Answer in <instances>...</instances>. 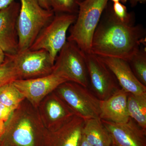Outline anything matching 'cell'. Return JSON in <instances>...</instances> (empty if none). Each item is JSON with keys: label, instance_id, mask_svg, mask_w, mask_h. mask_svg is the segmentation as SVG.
Segmentation results:
<instances>
[{"label": "cell", "instance_id": "6da1fadb", "mask_svg": "<svg viewBox=\"0 0 146 146\" xmlns=\"http://www.w3.org/2000/svg\"><path fill=\"white\" fill-rule=\"evenodd\" d=\"M145 43L146 30L144 27L119 21L108 3L94 32L91 53L129 62Z\"/></svg>", "mask_w": 146, "mask_h": 146}, {"label": "cell", "instance_id": "7a4b0ae2", "mask_svg": "<svg viewBox=\"0 0 146 146\" xmlns=\"http://www.w3.org/2000/svg\"><path fill=\"white\" fill-rule=\"evenodd\" d=\"M17 20L18 52L29 49L42 29L52 20L54 12L46 9L38 0H20Z\"/></svg>", "mask_w": 146, "mask_h": 146}, {"label": "cell", "instance_id": "3957f363", "mask_svg": "<svg viewBox=\"0 0 146 146\" xmlns=\"http://www.w3.org/2000/svg\"><path fill=\"white\" fill-rule=\"evenodd\" d=\"M108 0H82L78 3L75 22L67 41L74 42L83 52L91 53V42Z\"/></svg>", "mask_w": 146, "mask_h": 146}, {"label": "cell", "instance_id": "277c9868", "mask_svg": "<svg viewBox=\"0 0 146 146\" xmlns=\"http://www.w3.org/2000/svg\"><path fill=\"white\" fill-rule=\"evenodd\" d=\"M77 15L56 13L42 29L29 50H45L54 63L58 54L67 42V32L75 22Z\"/></svg>", "mask_w": 146, "mask_h": 146}, {"label": "cell", "instance_id": "5b68a950", "mask_svg": "<svg viewBox=\"0 0 146 146\" xmlns=\"http://www.w3.org/2000/svg\"><path fill=\"white\" fill-rule=\"evenodd\" d=\"M54 91L76 116L84 121L100 118V100L88 88L69 81L61 84Z\"/></svg>", "mask_w": 146, "mask_h": 146}, {"label": "cell", "instance_id": "8992f818", "mask_svg": "<svg viewBox=\"0 0 146 146\" xmlns=\"http://www.w3.org/2000/svg\"><path fill=\"white\" fill-rule=\"evenodd\" d=\"M11 116L5 133L1 138L2 146H42L46 128L36 124L29 114Z\"/></svg>", "mask_w": 146, "mask_h": 146}, {"label": "cell", "instance_id": "52a82bcc", "mask_svg": "<svg viewBox=\"0 0 146 146\" xmlns=\"http://www.w3.org/2000/svg\"><path fill=\"white\" fill-rule=\"evenodd\" d=\"M83 52L74 42L67 41L55 60L52 71L68 82L89 88V74Z\"/></svg>", "mask_w": 146, "mask_h": 146}, {"label": "cell", "instance_id": "ba28073f", "mask_svg": "<svg viewBox=\"0 0 146 146\" xmlns=\"http://www.w3.org/2000/svg\"><path fill=\"white\" fill-rule=\"evenodd\" d=\"M8 55L13 62L18 79L41 77L52 72L54 63L49 54L44 49L27 50Z\"/></svg>", "mask_w": 146, "mask_h": 146}, {"label": "cell", "instance_id": "9c48e42d", "mask_svg": "<svg viewBox=\"0 0 146 146\" xmlns=\"http://www.w3.org/2000/svg\"><path fill=\"white\" fill-rule=\"evenodd\" d=\"M89 83L100 100L108 98L120 89L115 76L98 56L85 53Z\"/></svg>", "mask_w": 146, "mask_h": 146}, {"label": "cell", "instance_id": "30bf717a", "mask_svg": "<svg viewBox=\"0 0 146 146\" xmlns=\"http://www.w3.org/2000/svg\"><path fill=\"white\" fill-rule=\"evenodd\" d=\"M66 82L68 81L63 76L52 71L49 74L41 77L16 80L13 83L25 99L36 107L48 95Z\"/></svg>", "mask_w": 146, "mask_h": 146}, {"label": "cell", "instance_id": "8fae6325", "mask_svg": "<svg viewBox=\"0 0 146 146\" xmlns=\"http://www.w3.org/2000/svg\"><path fill=\"white\" fill-rule=\"evenodd\" d=\"M109 132L113 146H146V130L131 118L125 123L101 119Z\"/></svg>", "mask_w": 146, "mask_h": 146}, {"label": "cell", "instance_id": "7c38bea8", "mask_svg": "<svg viewBox=\"0 0 146 146\" xmlns=\"http://www.w3.org/2000/svg\"><path fill=\"white\" fill-rule=\"evenodd\" d=\"M20 3L13 2L0 10V48L5 54H16L18 52L17 23Z\"/></svg>", "mask_w": 146, "mask_h": 146}, {"label": "cell", "instance_id": "4fadbf2b", "mask_svg": "<svg viewBox=\"0 0 146 146\" xmlns=\"http://www.w3.org/2000/svg\"><path fill=\"white\" fill-rule=\"evenodd\" d=\"M84 123V120L75 115L57 129H46L42 146H78Z\"/></svg>", "mask_w": 146, "mask_h": 146}, {"label": "cell", "instance_id": "5bb4252c", "mask_svg": "<svg viewBox=\"0 0 146 146\" xmlns=\"http://www.w3.org/2000/svg\"><path fill=\"white\" fill-rule=\"evenodd\" d=\"M99 56L113 73L121 89L134 95L146 93V86L136 78L127 61L117 58Z\"/></svg>", "mask_w": 146, "mask_h": 146}, {"label": "cell", "instance_id": "9a60e30c", "mask_svg": "<svg viewBox=\"0 0 146 146\" xmlns=\"http://www.w3.org/2000/svg\"><path fill=\"white\" fill-rule=\"evenodd\" d=\"M47 96L44 105L43 119L47 123L46 129L54 130L68 123L75 115L55 92Z\"/></svg>", "mask_w": 146, "mask_h": 146}, {"label": "cell", "instance_id": "2e32d148", "mask_svg": "<svg viewBox=\"0 0 146 146\" xmlns=\"http://www.w3.org/2000/svg\"><path fill=\"white\" fill-rule=\"evenodd\" d=\"M128 93L120 89L112 96L100 101L101 119L116 123H125L129 120L127 107Z\"/></svg>", "mask_w": 146, "mask_h": 146}, {"label": "cell", "instance_id": "e0dca14e", "mask_svg": "<svg viewBox=\"0 0 146 146\" xmlns=\"http://www.w3.org/2000/svg\"><path fill=\"white\" fill-rule=\"evenodd\" d=\"M82 135L93 146H112V139L109 132L100 118L84 121Z\"/></svg>", "mask_w": 146, "mask_h": 146}, {"label": "cell", "instance_id": "ac0fdd59", "mask_svg": "<svg viewBox=\"0 0 146 146\" xmlns=\"http://www.w3.org/2000/svg\"><path fill=\"white\" fill-rule=\"evenodd\" d=\"M127 107L129 117L146 130V93L140 95L128 93Z\"/></svg>", "mask_w": 146, "mask_h": 146}, {"label": "cell", "instance_id": "d6986e66", "mask_svg": "<svg viewBox=\"0 0 146 146\" xmlns=\"http://www.w3.org/2000/svg\"><path fill=\"white\" fill-rule=\"evenodd\" d=\"M25 99L12 82L0 87V104L15 110Z\"/></svg>", "mask_w": 146, "mask_h": 146}, {"label": "cell", "instance_id": "ffe728a7", "mask_svg": "<svg viewBox=\"0 0 146 146\" xmlns=\"http://www.w3.org/2000/svg\"><path fill=\"white\" fill-rule=\"evenodd\" d=\"M128 62L136 78L146 86V48H140Z\"/></svg>", "mask_w": 146, "mask_h": 146}, {"label": "cell", "instance_id": "44dd1931", "mask_svg": "<svg viewBox=\"0 0 146 146\" xmlns=\"http://www.w3.org/2000/svg\"><path fill=\"white\" fill-rule=\"evenodd\" d=\"M52 10L57 13L77 14L78 3L82 0H48Z\"/></svg>", "mask_w": 146, "mask_h": 146}, {"label": "cell", "instance_id": "7402d4cb", "mask_svg": "<svg viewBox=\"0 0 146 146\" xmlns=\"http://www.w3.org/2000/svg\"><path fill=\"white\" fill-rule=\"evenodd\" d=\"M18 79L12 60L8 55L6 54L5 61L0 65V87Z\"/></svg>", "mask_w": 146, "mask_h": 146}, {"label": "cell", "instance_id": "603a6c76", "mask_svg": "<svg viewBox=\"0 0 146 146\" xmlns=\"http://www.w3.org/2000/svg\"><path fill=\"white\" fill-rule=\"evenodd\" d=\"M111 8L113 14L119 21L128 24H135V15L132 12H128L123 4L120 2L113 3Z\"/></svg>", "mask_w": 146, "mask_h": 146}, {"label": "cell", "instance_id": "cb8c5ba5", "mask_svg": "<svg viewBox=\"0 0 146 146\" xmlns=\"http://www.w3.org/2000/svg\"><path fill=\"white\" fill-rule=\"evenodd\" d=\"M14 111L0 104V139L5 133L7 124Z\"/></svg>", "mask_w": 146, "mask_h": 146}, {"label": "cell", "instance_id": "d4e9b609", "mask_svg": "<svg viewBox=\"0 0 146 146\" xmlns=\"http://www.w3.org/2000/svg\"><path fill=\"white\" fill-rule=\"evenodd\" d=\"M16 0H0V10L7 7Z\"/></svg>", "mask_w": 146, "mask_h": 146}, {"label": "cell", "instance_id": "484cf974", "mask_svg": "<svg viewBox=\"0 0 146 146\" xmlns=\"http://www.w3.org/2000/svg\"><path fill=\"white\" fill-rule=\"evenodd\" d=\"M39 4L43 8L46 9H51L50 7L49 4L48 0H38Z\"/></svg>", "mask_w": 146, "mask_h": 146}, {"label": "cell", "instance_id": "4316f807", "mask_svg": "<svg viewBox=\"0 0 146 146\" xmlns=\"http://www.w3.org/2000/svg\"><path fill=\"white\" fill-rule=\"evenodd\" d=\"M129 3L131 7H135L138 3H145L146 0H129Z\"/></svg>", "mask_w": 146, "mask_h": 146}, {"label": "cell", "instance_id": "83f0119b", "mask_svg": "<svg viewBox=\"0 0 146 146\" xmlns=\"http://www.w3.org/2000/svg\"><path fill=\"white\" fill-rule=\"evenodd\" d=\"M78 146H93L89 144L88 142L85 140V138L83 137V136H82L81 139L79 143Z\"/></svg>", "mask_w": 146, "mask_h": 146}, {"label": "cell", "instance_id": "f1b7e54d", "mask_svg": "<svg viewBox=\"0 0 146 146\" xmlns=\"http://www.w3.org/2000/svg\"><path fill=\"white\" fill-rule=\"evenodd\" d=\"M5 54L0 48V65L3 64L5 61Z\"/></svg>", "mask_w": 146, "mask_h": 146}, {"label": "cell", "instance_id": "f546056e", "mask_svg": "<svg viewBox=\"0 0 146 146\" xmlns=\"http://www.w3.org/2000/svg\"><path fill=\"white\" fill-rule=\"evenodd\" d=\"M108 1H111L113 3L120 2L124 4L127 3L128 0H108Z\"/></svg>", "mask_w": 146, "mask_h": 146}, {"label": "cell", "instance_id": "4dcf8cb0", "mask_svg": "<svg viewBox=\"0 0 146 146\" xmlns=\"http://www.w3.org/2000/svg\"><path fill=\"white\" fill-rule=\"evenodd\" d=\"M0 146H2L1 142V139H0Z\"/></svg>", "mask_w": 146, "mask_h": 146}, {"label": "cell", "instance_id": "1f68e13d", "mask_svg": "<svg viewBox=\"0 0 146 146\" xmlns=\"http://www.w3.org/2000/svg\"></svg>", "mask_w": 146, "mask_h": 146}]
</instances>
